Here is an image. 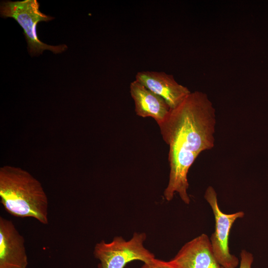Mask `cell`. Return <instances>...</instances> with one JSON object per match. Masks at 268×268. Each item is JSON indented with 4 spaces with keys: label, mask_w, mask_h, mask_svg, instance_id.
<instances>
[{
    "label": "cell",
    "mask_w": 268,
    "mask_h": 268,
    "mask_svg": "<svg viewBox=\"0 0 268 268\" xmlns=\"http://www.w3.org/2000/svg\"><path fill=\"white\" fill-rule=\"evenodd\" d=\"M140 268H177L169 262L158 260L155 258L152 260L144 263Z\"/></svg>",
    "instance_id": "cell-10"
},
{
    "label": "cell",
    "mask_w": 268,
    "mask_h": 268,
    "mask_svg": "<svg viewBox=\"0 0 268 268\" xmlns=\"http://www.w3.org/2000/svg\"><path fill=\"white\" fill-rule=\"evenodd\" d=\"M241 261L239 268H252L254 261L253 255L245 250H243L240 254Z\"/></svg>",
    "instance_id": "cell-11"
},
{
    "label": "cell",
    "mask_w": 268,
    "mask_h": 268,
    "mask_svg": "<svg viewBox=\"0 0 268 268\" xmlns=\"http://www.w3.org/2000/svg\"><path fill=\"white\" fill-rule=\"evenodd\" d=\"M0 198L10 214L48 223L47 195L40 182L27 171L12 166L1 167Z\"/></svg>",
    "instance_id": "cell-2"
},
{
    "label": "cell",
    "mask_w": 268,
    "mask_h": 268,
    "mask_svg": "<svg viewBox=\"0 0 268 268\" xmlns=\"http://www.w3.org/2000/svg\"><path fill=\"white\" fill-rule=\"evenodd\" d=\"M135 80L163 98L171 109L178 106L191 92L172 75L163 71H139Z\"/></svg>",
    "instance_id": "cell-8"
},
{
    "label": "cell",
    "mask_w": 268,
    "mask_h": 268,
    "mask_svg": "<svg viewBox=\"0 0 268 268\" xmlns=\"http://www.w3.org/2000/svg\"><path fill=\"white\" fill-rule=\"evenodd\" d=\"M204 197L211 207L215 218V231L210 238L214 255L222 268H236L239 261L230 253L228 238L233 224L237 219L242 218L244 212L223 213L219 208L217 194L212 186L207 188Z\"/></svg>",
    "instance_id": "cell-5"
},
{
    "label": "cell",
    "mask_w": 268,
    "mask_h": 268,
    "mask_svg": "<svg viewBox=\"0 0 268 268\" xmlns=\"http://www.w3.org/2000/svg\"><path fill=\"white\" fill-rule=\"evenodd\" d=\"M168 262L177 268H221L205 234L187 242Z\"/></svg>",
    "instance_id": "cell-6"
},
{
    "label": "cell",
    "mask_w": 268,
    "mask_h": 268,
    "mask_svg": "<svg viewBox=\"0 0 268 268\" xmlns=\"http://www.w3.org/2000/svg\"><path fill=\"white\" fill-rule=\"evenodd\" d=\"M215 125L212 102L205 93L198 91L191 92L178 106L171 109L158 125L169 147V177L163 193L166 201L178 194L184 203L189 204L188 173L200 154L214 146Z\"/></svg>",
    "instance_id": "cell-1"
},
{
    "label": "cell",
    "mask_w": 268,
    "mask_h": 268,
    "mask_svg": "<svg viewBox=\"0 0 268 268\" xmlns=\"http://www.w3.org/2000/svg\"><path fill=\"white\" fill-rule=\"evenodd\" d=\"M39 7L40 4L37 0L3 1L0 3V15L3 18H14L21 27L31 55L41 54L46 50L54 54L64 52L67 49L66 45L51 46L39 40L36 29L37 24L54 18L41 12Z\"/></svg>",
    "instance_id": "cell-3"
},
{
    "label": "cell",
    "mask_w": 268,
    "mask_h": 268,
    "mask_svg": "<svg viewBox=\"0 0 268 268\" xmlns=\"http://www.w3.org/2000/svg\"><path fill=\"white\" fill-rule=\"evenodd\" d=\"M24 239L12 221L0 217V268H27Z\"/></svg>",
    "instance_id": "cell-7"
},
{
    "label": "cell",
    "mask_w": 268,
    "mask_h": 268,
    "mask_svg": "<svg viewBox=\"0 0 268 268\" xmlns=\"http://www.w3.org/2000/svg\"><path fill=\"white\" fill-rule=\"evenodd\" d=\"M130 91L137 116L142 118L151 117L158 125L166 120L171 109L163 98L136 80L131 83Z\"/></svg>",
    "instance_id": "cell-9"
},
{
    "label": "cell",
    "mask_w": 268,
    "mask_h": 268,
    "mask_svg": "<svg viewBox=\"0 0 268 268\" xmlns=\"http://www.w3.org/2000/svg\"><path fill=\"white\" fill-rule=\"evenodd\" d=\"M146 238L145 233L135 232L129 240L117 236L110 242L97 243L93 255L100 262L99 268H124L134 260L146 263L154 259V255L144 246Z\"/></svg>",
    "instance_id": "cell-4"
}]
</instances>
